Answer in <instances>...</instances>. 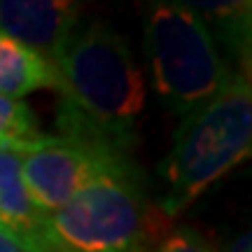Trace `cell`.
<instances>
[{"label":"cell","mask_w":252,"mask_h":252,"mask_svg":"<svg viewBox=\"0 0 252 252\" xmlns=\"http://www.w3.org/2000/svg\"><path fill=\"white\" fill-rule=\"evenodd\" d=\"M80 26V5L65 0H0V31L54 63Z\"/></svg>","instance_id":"obj_6"},{"label":"cell","mask_w":252,"mask_h":252,"mask_svg":"<svg viewBox=\"0 0 252 252\" xmlns=\"http://www.w3.org/2000/svg\"><path fill=\"white\" fill-rule=\"evenodd\" d=\"M206 21L215 45L236 59V70L250 75V2H187Z\"/></svg>","instance_id":"obj_9"},{"label":"cell","mask_w":252,"mask_h":252,"mask_svg":"<svg viewBox=\"0 0 252 252\" xmlns=\"http://www.w3.org/2000/svg\"><path fill=\"white\" fill-rule=\"evenodd\" d=\"M0 252H26V250L0 226Z\"/></svg>","instance_id":"obj_13"},{"label":"cell","mask_w":252,"mask_h":252,"mask_svg":"<svg viewBox=\"0 0 252 252\" xmlns=\"http://www.w3.org/2000/svg\"><path fill=\"white\" fill-rule=\"evenodd\" d=\"M143 45L154 89L178 115L213 98L231 72L206 21L187 2L147 5Z\"/></svg>","instance_id":"obj_4"},{"label":"cell","mask_w":252,"mask_h":252,"mask_svg":"<svg viewBox=\"0 0 252 252\" xmlns=\"http://www.w3.org/2000/svg\"><path fill=\"white\" fill-rule=\"evenodd\" d=\"M226 252H252V236L250 231H243V234H238L229 243V248H226Z\"/></svg>","instance_id":"obj_12"},{"label":"cell","mask_w":252,"mask_h":252,"mask_svg":"<svg viewBox=\"0 0 252 252\" xmlns=\"http://www.w3.org/2000/svg\"><path fill=\"white\" fill-rule=\"evenodd\" d=\"M49 138L28 103L0 94V150L24 157L47 145Z\"/></svg>","instance_id":"obj_10"},{"label":"cell","mask_w":252,"mask_h":252,"mask_svg":"<svg viewBox=\"0 0 252 252\" xmlns=\"http://www.w3.org/2000/svg\"><path fill=\"white\" fill-rule=\"evenodd\" d=\"M47 220L49 213L37 206L24 182L21 159L0 150V226L26 252H52Z\"/></svg>","instance_id":"obj_7"},{"label":"cell","mask_w":252,"mask_h":252,"mask_svg":"<svg viewBox=\"0 0 252 252\" xmlns=\"http://www.w3.org/2000/svg\"><path fill=\"white\" fill-rule=\"evenodd\" d=\"M54 65L63 77L56 110L61 138L133 157L145 80L126 37L108 21L91 19L75 28Z\"/></svg>","instance_id":"obj_1"},{"label":"cell","mask_w":252,"mask_h":252,"mask_svg":"<svg viewBox=\"0 0 252 252\" xmlns=\"http://www.w3.org/2000/svg\"><path fill=\"white\" fill-rule=\"evenodd\" d=\"M150 252H217L213 241L191 226H180L166 234Z\"/></svg>","instance_id":"obj_11"},{"label":"cell","mask_w":252,"mask_h":252,"mask_svg":"<svg viewBox=\"0 0 252 252\" xmlns=\"http://www.w3.org/2000/svg\"><path fill=\"white\" fill-rule=\"evenodd\" d=\"M252 150L250 75L231 68L213 98L182 115L173 147L159 166L163 196L157 203L175 217L191 206L210 185L231 173Z\"/></svg>","instance_id":"obj_2"},{"label":"cell","mask_w":252,"mask_h":252,"mask_svg":"<svg viewBox=\"0 0 252 252\" xmlns=\"http://www.w3.org/2000/svg\"><path fill=\"white\" fill-rule=\"evenodd\" d=\"M19 159L28 191L45 213L65 206L75 194L103 175L135 163L133 157L96 150L61 135H52L47 145Z\"/></svg>","instance_id":"obj_5"},{"label":"cell","mask_w":252,"mask_h":252,"mask_svg":"<svg viewBox=\"0 0 252 252\" xmlns=\"http://www.w3.org/2000/svg\"><path fill=\"white\" fill-rule=\"evenodd\" d=\"M138 163L112 171L49 213L52 252H150L168 234Z\"/></svg>","instance_id":"obj_3"},{"label":"cell","mask_w":252,"mask_h":252,"mask_svg":"<svg viewBox=\"0 0 252 252\" xmlns=\"http://www.w3.org/2000/svg\"><path fill=\"white\" fill-rule=\"evenodd\" d=\"M40 89H54L61 94V72L49 59L0 31V94L21 100Z\"/></svg>","instance_id":"obj_8"}]
</instances>
